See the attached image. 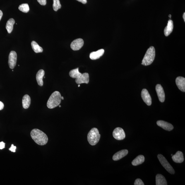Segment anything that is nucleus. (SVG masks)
<instances>
[{
    "label": "nucleus",
    "mask_w": 185,
    "mask_h": 185,
    "mask_svg": "<svg viewBox=\"0 0 185 185\" xmlns=\"http://www.w3.org/2000/svg\"><path fill=\"white\" fill-rule=\"evenodd\" d=\"M142 99L146 104L148 106H150L152 104V99L150 94L146 89H143L141 92Z\"/></svg>",
    "instance_id": "9d476101"
},
{
    "label": "nucleus",
    "mask_w": 185,
    "mask_h": 185,
    "mask_svg": "<svg viewBox=\"0 0 185 185\" xmlns=\"http://www.w3.org/2000/svg\"><path fill=\"white\" fill-rule=\"evenodd\" d=\"M17 61V54L15 51H12L9 56L8 64L11 69H13L16 66Z\"/></svg>",
    "instance_id": "6e6552de"
},
{
    "label": "nucleus",
    "mask_w": 185,
    "mask_h": 185,
    "mask_svg": "<svg viewBox=\"0 0 185 185\" xmlns=\"http://www.w3.org/2000/svg\"><path fill=\"white\" fill-rule=\"evenodd\" d=\"M128 151L127 150H123L115 154L112 157L113 160L114 161H117L123 158L127 155Z\"/></svg>",
    "instance_id": "4468645a"
},
{
    "label": "nucleus",
    "mask_w": 185,
    "mask_h": 185,
    "mask_svg": "<svg viewBox=\"0 0 185 185\" xmlns=\"http://www.w3.org/2000/svg\"><path fill=\"white\" fill-rule=\"evenodd\" d=\"M45 75V72L44 70L41 69L39 70L36 75V79L37 83L40 86H43V79Z\"/></svg>",
    "instance_id": "a211bd4d"
},
{
    "label": "nucleus",
    "mask_w": 185,
    "mask_h": 185,
    "mask_svg": "<svg viewBox=\"0 0 185 185\" xmlns=\"http://www.w3.org/2000/svg\"><path fill=\"white\" fill-rule=\"evenodd\" d=\"M77 1L81 2L83 4H85L87 3V0H77Z\"/></svg>",
    "instance_id": "7c9ffc66"
},
{
    "label": "nucleus",
    "mask_w": 185,
    "mask_h": 185,
    "mask_svg": "<svg viewBox=\"0 0 185 185\" xmlns=\"http://www.w3.org/2000/svg\"><path fill=\"white\" fill-rule=\"evenodd\" d=\"M39 4L43 6H45L46 4V0H37Z\"/></svg>",
    "instance_id": "bb28decb"
},
{
    "label": "nucleus",
    "mask_w": 185,
    "mask_h": 185,
    "mask_svg": "<svg viewBox=\"0 0 185 185\" xmlns=\"http://www.w3.org/2000/svg\"><path fill=\"white\" fill-rule=\"evenodd\" d=\"M44 78H45V77H44Z\"/></svg>",
    "instance_id": "4c0bfd02"
},
{
    "label": "nucleus",
    "mask_w": 185,
    "mask_h": 185,
    "mask_svg": "<svg viewBox=\"0 0 185 185\" xmlns=\"http://www.w3.org/2000/svg\"><path fill=\"white\" fill-rule=\"evenodd\" d=\"M4 104L2 102L0 101V110H2L4 108Z\"/></svg>",
    "instance_id": "c756f323"
},
{
    "label": "nucleus",
    "mask_w": 185,
    "mask_h": 185,
    "mask_svg": "<svg viewBox=\"0 0 185 185\" xmlns=\"http://www.w3.org/2000/svg\"><path fill=\"white\" fill-rule=\"evenodd\" d=\"M61 99H62V100H63L64 99V97L63 96H61Z\"/></svg>",
    "instance_id": "72a5a7b5"
},
{
    "label": "nucleus",
    "mask_w": 185,
    "mask_h": 185,
    "mask_svg": "<svg viewBox=\"0 0 185 185\" xmlns=\"http://www.w3.org/2000/svg\"><path fill=\"white\" fill-rule=\"evenodd\" d=\"M19 9L20 11L24 13H27L29 11L30 8L27 3H23L19 7Z\"/></svg>",
    "instance_id": "b1692460"
},
{
    "label": "nucleus",
    "mask_w": 185,
    "mask_h": 185,
    "mask_svg": "<svg viewBox=\"0 0 185 185\" xmlns=\"http://www.w3.org/2000/svg\"><path fill=\"white\" fill-rule=\"evenodd\" d=\"M61 6L59 0H53V8L54 11H57L61 9Z\"/></svg>",
    "instance_id": "393cba45"
},
{
    "label": "nucleus",
    "mask_w": 185,
    "mask_h": 185,
    "mask_svg": "<svg viewBox=\"0 0 185 185\" xmlns=\"http://www.w3.org/2000/svg\"><path fill=\"white\" fill-rule=\"evenodd\" d=\"M31 100L30 96L28 95H25L24 96L22 99V105L24 108L27 109L30 107Z\"/></svg>",
    "instance_id": "aec40b11"
},
{
    "label": "nucleus",
    "mask_w": 185,
    "mask_h": 185,
    "mask_svg": "<svg viewBox=\"0 0 185 185\" xmlns=\"http://www.w3.org/2000/svg\"><path fill=\"white\" fill-rule=\"evenodd\" d=\"M31 136L35 143L39 145H44L47 143L48 138L43 132L37 128L32 130Z\"/></svg>",
    "instance_id": "f257e3e1"
},
{
    "label": "nucleus",
    "mask_w": 185,
    "mask_h": 185,
    "mask_svg": "<svg viewBox=\"0 0 185 185\" xmlns=\"http://www.w3.org/2000/svg\"><path fill=\"white\" fill-rule=\"evenodd\" d=\"M83 45V39H78L74 40L71 43L70 47L73 51H78L81 49Z\"/></svg>",
    "instance_id": "1a4fd4ad"
},
{
    "label": "nucleus",
    "mask_w": 185,
    "mask_h": 185,
    "mask_svg": "<svg viewBox=\"0 0 185 185\" xmlns=\"http://www.w3.org/2000/svg\"><path fill=\"white\" fill-rule=\"evenodd\" d=\"M104 50L103 49L98 50L96 51H93L90 53V57L92 60H95L99 59L103 55Z\"/></svg>",
    "instance_id": "2eb2a0df"
},
{
    "label": "nucleus",
    "mask_w": 185,
    "mask_h": 185,
    "mask_svg": "<svg viewBox=\"0 0 185 185\" xmlns=\"http://www.w3.org/2000/svg\"><path fill=\"white\" fill-rule=\"evenodd\" d=\"M158 158L163 167L169 173L171 174H174L175 171L174 168L168 162L167 159L162 154H158L157 156Z\"/></svg>",
    "instance_id": "423d86ee"
},
{
    "label": "nucleus",
    "mask_w": 185,
    "mask_h": 185,
    "mask_svg": "<svg viewBox=\"0 0 185 185\" xmlns=\"http://www.w3.org/2000/svg\"><path fill=\"white\" fill-rule=\"evenodd\" d=\"M156 185H167V181L164 176L161 174H157L156 176Z\"/></svg>",
    "instance_id": "6ab92c4d"
},
{
    "label": "nucleus",
    "mask_w": 185,
    "mask_h": 185,
    "mask_svg": "<svg viewBox=\"0 0 185 185\" xmlns=\"http://www.w3.org/2000/svg\"><path fill=\"white\" fill-rule=\"evenodd\" d=\"M173 28H174V24L172 20L168 21L167 26L164 28V35L166 37L169 36L171 32H172Z\"/></svg>",
    "instance_id": "f3484780"
},
{
    "label": "nucleus",
    "mask_w": 185,
    "mask_h": 185,
    "mask_svg": "<svg viewBox=\"0 0 185 185\" xmlns=\"http://www.w3.org/2000/svg\"><path fill=\"white\" fill-rule=\"evenodd\" d=\"M87 137L89 144L91 145L94 146L100 140V134L99 133L98 130L94 128L89 131Z\"/></svg>",
    "instance_id": "39448f33"
},
{
    "label": "nucleus",
    "mask_w": 185,
    "mask_h": 185,
    "mask_svg": "<svg viewBox=\"0 0 185 185\" xmlns=\"http://www.w3.org/2000/svg\"><path fill=\"white\" fill-rule=\"evenodd\" d=\"M171 15H169V17L170 18H171Z\"/></svg>",
    "instance_id": "f704fd0d"
},
{
    "label": "nucleus",
    "mask_w": 185,
    "mask_h": 185,
    "mask_svg": "<svg viewBox=\"0 0 185 185\" xmlns=\"http://www.w3.org/2000/svg\"><path fill=\"white\" fill-rule=\"evenodd\" d=\"M158 126L168 131H171L174 128V126L171 123L163 120H158L157 122Z\"/></svg>",
    "instance_id": "f8f14e48"
},
{
    "label": "nucleus",
    "mask_w": 185,
    "mask_h": 185,
    "mask_svg": "<svg viewBox=\"0 0 185 185\" xmlns=\"http://www.w3.org/2000/svg\"><path fill=\"white\" fill-rule=\"evenodd\" d=\"M15 23V20L13 18L10 19L7 22L6 29L9 33H11L13 31Z\"/></svg>",
    "instance_id": "4be33fe9"
},
{
    "label": "nucleus",
    "mask_w": 185,
    "mask_h": 185,
    "mask_svg": "<svg viewBox=\"0 0 185 185\" xmlns=\"http://www.w3.org/2000/svg\"><path fill=\"white\" fill-rule=\"evenodd\" d=\"M3 15V13L2 11H1V10H0V21H1L2 17Z\"/></svg>",
    "instance_id": "2f4dec72"
},
{
    "label": "nucleus",
    "mask_w": 185,
    "mask_h": 185,
    "mask_svg": "<svg viewBox=\"0 0 185 185\" xmlns=\"http://www.w3.org/2000/svg\"><path fill=\"white\" fill-rule=\"evenodd\" d=\"M61 96L59 92L55 91L51 94L47 102V107L49 109H53L57 107L61 104Z\"/></svg>",
    "instance_id": "7ed1b4c3"
},
{
    "label": "nucleus",
    "mask_w": 185,
    "mask_h": 185,
    "mask_svg": "<svg viewBox=\"0 0 185 185\" xmlns=\"http://www.w3.org/2000/svg\"><path fill=\"white\" fill-rule=\"evenodd\" d=\"M113 137L116 140H122L124 139L126 137V134L124 130L120 127L115 128L112 133Z\"/></svg>",
    "instance_id": "0eeeda50"
},
{
    "label": "nucleus",
    "mask_w": 185,
    "mask_h": 185,
    "mask_svg": "<svg viewBox=\"0 0 185 185\" xmlns=\"http://www.w3.org/2000/svg\"><path fill=\"white\" fill-rule=\"evenodd\" d=\"M5 147V143L4 142H0V149L2 150L3 148H4Z\"/></svg>",
    "instance_id": "c85d7f7f"
},
{
    "label": "nucleus",
    "mask_w": 185,
    "mask_h": 185,
    "mask_svg": "<svg viewBox=\"0 0 185 185\" xmlns=\"http://www.w3.org/2000/svg\"><path fill=\"white\" fill-rule=\"evenodd\" d=\"M171 155L172 156L173 155L172 154H171Z\"/></svg>",
    "instance_id": "58836bf2"
},
{
    "label": "nucleus",
    "mask_w": 185,
    "mask_h": 185,
    "mask_svg": "<svg viewBox=\"0 0 185 185\" xmlns=\"http://www.w3.org/2000/svg\"><path fill=\"white\" fill-rule=\"evenodd\" d=\"M156 90L159 100L161 102H164L165 100V94L162 86L158 84L156 87Z\"/></svg>",
    "instance_id": "9b49d317"
},
{
    "label": "nucleus",
    "mask_w": 185,
    "mask_h": 185,
    "mask_svg": "<svg viewBox=\"0 0 185 185\" xmlns=\"http://www.w3.org/2000/svg\"><path fill=\"white\" fill-rule=\"evenodd\" d=\"M183 19H184V21L185 22V13H184V14H183Z\"/></svg>",
    "instance_id": "473e14b6"
},
{
    "label": "nucleus",
    "mask_w": 185,
    "mask_h": 185,
    "mask_svg": "<svg viewBox=\"0 0 185 185\" xmlns=\"http://www.w3.org/2000/svg\"><path fill=\"white\" fill-rule=\"evenodd\" d=\"M145 158L144 156L140 155L134 159L132 162V164L134 166H138L144 162Z\"/></svg>",
    "instance_id": "412c9836"
},
{
    "label": "nucleus",
    "mask_w": 185,
    "mask_h": 185,
    "mask_svg": "<svg viewBox=\"0 0 185 185\" xmlns=\"http://www.w3.org/2000/svg\"><path fill=\"white\" fill-rule=\"evenodd\" d=\"M155 57V50L153 46H151L147 49L142 61V65L148 66L153 63Z\"/></svg>",
    "instance_id": "20e7f679"
},
{
    "label": "nucleus",
    "mask_w": 185,
    "mask_h": 185,
    "mask_svg": "<svg viewBox=\"0 0 185 185\" xmlns=\"http://www.w3.org/2000/svg\"><path fill=\"white\" fill-rule=\"evenodd\" d=\"M172 158L173 161L176 163L182 162L184 160L183 154L181 151H178L175 155L172 156Z\"/></svg>",
    "instance_id": "dca6fc26"
},
{
    "label": "nucleus",
    "mask_w": 185,
    "mask_h": 185,
    "mask_svg": "<svg viewBox=\"0 0 185 185\" xmlns=\"http://www.w3.org/2000/svg\"><path fill=\"white\" fill-rule=\"evenodd\" d=\"M59 107H61V105H59Z\"/></svg>",
    "instance_id": "e433bc0d"
},
{
    "label": "nucleus",
    "mask_w": 185,
    "mask_h": 185,
    "mask_svg": "<svg viewBox=\"0 0 185 185\" xmlns=\"http://www.w3.org/2000/svg\"><path fill=\"white\" fill-rule=\"evenodd\" d=\"M16 149V147L14 146L13 144H12L11 146L9 149V150L10 151H11L12 152H15V150Z\"/></svg>",
    "instance_id": "cd10ccee"
},
{
    "label": "nucleus",
    "mask_w": 185,
    "mask_h": 185,
    "mask_svg": "<svg viewBox=\"0 0 185 185\" xmlns=\"http://www.w3.org/2000/svg\"><path fill=\"white\" fill-rule=\"evenodd\" d=\"M70 76L75 79V82L78 85L82 83L88 84L89 82V75L87 73H81L79 71V68L73 69L69 72Z\"/></svg>",
    "instance_id": "f03ea898"
},
{
    "label": "nucleus",
    "mask_w": 185,
    "mask_h": 185,
    "mask_svg": "<svg viewBox=\"0 0 185 185\" xmlns=\"http://www.w3.org/2000/svg\"><path fill=\"white\" fill-rule=\"evenodd\" d=\"M134 185H144V183L142 180L140 179H137L135 180V182L134 183Z\"/></svg>",
    "instance_id": "a878e982"
},
{
    "label": "nucleus",
    "mask_w": 185,
    "mask_h": 185,
    "mask_svg": "<svg viewBox=\"0 0 185 185\" xmlns=\"http://www.w3.org/2000/svg\"><path fill=\"white\" fill-rule=\"evenodd\" d=\"M176 85L179 90L183 92H185V78L182 77H178L176 80Z\"/></svg>",
    "instance_id": "ddd939ff"
},
{
    "label": "nucleus",
    "mask_w": 185,
    "mask_h": 185,
    "mask_svg": "<svg viewBox=\"0 0 185 185\" xmlns=\"http://www.w3.org/2000/svg\"><path fill=\"white\" fill-rule=\"evenodd\" d=\"M80 85H78V87H80Z\"/></svg>",
    "instance_id": "c9c22d12"
},
{
    "label": "nucleus",
    "mask_w": 185,
    "mask_h": 185,
    "mask_svg": "<svg viewBox=\"0 0 185 185\" xmlns=\"http://www.w3.org/2000/svg\"><path fill=\"white\" fill-rule=\"evenodd\" d=\"M31 44L32 49L35 53H38L43 52V48L40 47L35 41H33Z\"/></svg>",
    "instance_id": "5701e85b"
}]
</instances>
